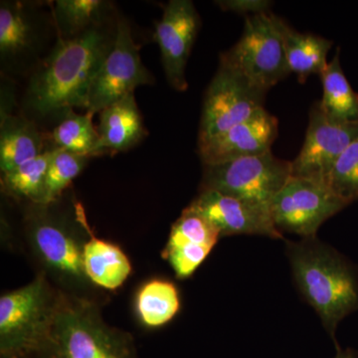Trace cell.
Here are the masks:
<instances>
[{
  "label": "cell",
  "mask_w": 358,
  "mask_h": 358,
  "mask_svg": "<svg viewBox=\"0 0 358 358\" xmlns=\"http://www.w3.org/2000/svg\"><path fill=\"white\" fill-rule=\"evenodd\" d=\"M55 203L28 204L23 218V235L28 256L41 274L61 293L72 298L102 303L103 294L85 273L83 247L86 241V214L76 203L74 222L55 208Z\"/></svg>",
  "instance_id": "7a4b0ae2"
},
{
  "label": "cell",
  "mask_w": 358,
  "mask_h": 358,
  "mask_svg": "<svg viewBox=\"0 0 358 358\" xmlns=\"http://www.w3.org/2000/svg\"><path fill=\"white\" fill-rule=\"evenodd\" d=\"M46 13L30 3L1 1L0 4V59L2 69L22 72L37 66L47 36Z\"/></svg>",
  "instance_id": "7c38bea8"
},
{
  "label": "cell",
  "mask_w": 358,
  "mask_h": 358,
  "mask_svg": "<svg viewBox=\"0 0 358 358\" xmlns=\"http://www.w3.org/2000/svg\"><path fill=\"white\" fill-rule=\"evenodd\" d=\"M0 358H27V357H0Z\"/></svg>",
  "instance_id": "f546056e"
},
{
  "label": "cell",
  "mask_w": 358,
  "mask_h": 358,
  "mask_svg": "<svg viewBox=\"0 0 358 358\" xmlns=\"http://www.w3.org/2000/svg\"><path fill=\"white\" fill-rule=\"evenodd\" d=\"M265 96L232 71L219 66L205 91L197 145L246 121L264 108Z\"/></svg>",
  "instance_id": "8fae6325"
},
{
  "label": "cell",
  "mask_w": 358,
  "mask_h": 358,
  "mask_svg": "<svg viewBox=\"0 0 358 358\" xmlns=\"http://www.w3.org/2000/svg\"><path fill=\"white\" fill-rule=\"evenodd\" d=\"M278 136V120L261 108L246 121L197 145L203 166L264 154Z\"/></svg>",
  "instance_id": "9a60e30c"
},
{
  "label": "cell",
  "mask_w": 358,
  "mask_h": 358,
  "mask_svg": "<svg viewBox=\"0 0 358 358\" xmlns=\"http://www.w3.org/2000/svg\"><path fill=\"white\" fill-rule=\"evenodd\" d=\"M200 25L199 14L190 0L169 1L162 20L155 25V39L159 44L164 74L176 91L185 92L188 88L186 65Z\"/></svg>",
  "instance_id": "4fadbf2b"
},
{
  "label": "cell",
  "mask_w": 358,
  "mask_h": 358,
  "mask_svg": "<svg viewBox=\"0 0 358 358\" xmlns=\"http://www.w3.org/2000/svg\"><path fill=\"white\" fill-rule=\"evenodd\" d=\"M320 77L324 91L320 103L324 112L338 121H358V94L343 73L338 49Z\"/></svg>",
  "instance_id": "7402d4cb"
},
{
  "label": "cell",
  "mask_w": 358,
  "mask_h": 358,
  "mask_svg": "<svg viewBox=\"0 0 358 358\" xmlns=\"http://www.w3.org/2000/svg\"><path fill=\"white\" fill-rule=\"evenodd\" d=\"M154 83V77L141 61L128 20L117 18L114 45L92 84L86 113H100L138 87Z\"/></svg>",
  "instance_id": "9c48e42d"
},
{
  "label": "cell",
  "mask_w": 358,
  "mask_h": 358,
  "mask_svg": "<svg viewBox=\"0 0 358 358\" xmlns=\"http://www.w3.org/2000/svg\"><path fill=\"white\" fill-rule=\"evenodd\" d=\"M180 306L178 288L166 280L145 282L136 293V313L141 324L148 329L169 324L178 315Z\"/></svg>",
  "instance_id": "44dd1931"
},
{
  "label": "cell",
  "mask_w": 358,
  "mask_h": 358,
  "mask_svg": "<svg viewBox=\"0 0 358 358\" xmlns=\"http://www.w3.org/2000/svg\"><path fill=\"white\" fill-rule=\"evenodd\" d=\"M54 148L13 171L1 173L2 190L13 199L28 204H43L47 171Z\"/></svg>",
  "instance_id": "603a6c76"
},
{
  "label": "cell",
  "mask_w": 358,
  "mask_h": 358,
  "mask_svg": "<svg viewBox=\"0 0 358 358\" xmlns=\"http://www.w3.org/2000/svg\"><path fill=\"white\" fill-rule=\"evenodd\" d=\"M217 6L224 11L255 15L270 11L272 2L267 0H220L216 1Z\"/></svg>",
  "instance_id": "83f0119b"
},
{
  "label": "cell",
  "mask_w": 358,
  "mask_h": 358,
  "mask_svg": "<svg viewBox=\"0 0 358 358\" xmlns=\"http://www.w3.org/2000/svg\"><path fill=\"white\" fill-rule=\"evenodd\" d=\"M83 247L85 273L92 284L103 291H115L133 272L129 257L117 245L99 239L87 224Z\"/></svg>",
  "instance_id": "e0dca14e"
},
{
  "label": "cell",
  "mask_w": 358,
  "mask_h": 358,
  "mask_svg": "<svg viewBox=\"0 0 358 358\" xmlns=\"http://www.w3.org/2000/svg\"><path fill=\"white\" fill-rule=\"evenodd\" d=\"M100 308L63 294L46 338L27 358H138L133 336L107 324Z\"/></svg>",
  "instance_id": "277c9868"
},
{
  "label": "cell",
  "mask_w": 358,
  "mask_h": 358,
  "mask_svg": "<svg viewBox=\"0 0 358 358\" xmlns=\"http://www.w3.org/2000/svg\"><path fill=\"white\" fill-rule=\"evenodd\" d=\"M274 20L284 43L289 73L296 74L301 83L310 75L320 76L329 64L327 54L333 42L319 35L296 31L275 14Z\"/></svg>",
  "instance_id": "ac0fdd59"
},
{
  "label": "cell",
  "mask_w": 358,
  "mask_h": 358,
  "mask_svg": "<svg viewBox=\"0 0 358 358\" xmlns=\"http://www.w3.org/2000/svg\"><path fill=\"white\" fill-rule=\"evenodd\" d=\"M327 185L348 204L358 199V138L339 157Z\"/></svg>",
  "instance_id": "484cf974"
},
{
  "label": "cell",
  "mask_w": 358,
  "mask_h": 358,
  "mask_svg": "<svg viewBox=\"0 0 358 358\" xmlns=\"http://www.w3.org/2000/svg\"><path fill=\"white\" fill-rule=\"evenodd\" d=\"M336 355L334 358H358L357 353L355 352V350H352V348H346V350H343L341 348V346L336 345Z\"/></svg>",
  "instance_id": "f1b7e54d"
},
{
  "label": "cell",
  "mask_w": 358,
  "mask_h": 358,
  "mask_svg": "<svg viewBox=\"0 0 358 358\" xmlns=\"http://www.w3.org/2000/svg\"><path fill=\"white\" fill-rule=\"evenodd\" d=\"M326 183L292 176L270 204L271 216L280 232L303 238L317 236L327 219L348 206Z\"/></svg>",
  "instance_id": "ba28073f"
},
{
  "label": "cell",
  "mask_w": 358,
  "mask_h": 358,
  "mask_svg": "<svg viewBox=\"0 0 358 358\" xmlns=\"http://www.w3.org/2000/svg\"><path fill=\"white\" fill-rule=\"evenodd\" d=\"M93 115L89 113L76 114L73 110L61 115L51 134L54 148L84 157H96L100 136L94 126Z\"/></svg>",
  "instance_id": "cb8c5ba5"
},
{
  "label": "cell",
  "mask_w": 358,
  "mask_h": 358,
  "mask_svg": "<svg viewBox=\"0 0 358 358\" xmlns=\"http://www.w3.org/2000/svg\"><path fill=\"white\" fill-rule=\"evenodd\" d=\"M99 141L96 157L115 155L134 148L145 136L143 117L134 94L124 96L100 112Z\"/></svg>",
  "instance_id": "2e32d148"
},
{
  "label": "cell",
  "mask_w": 358,
  "mask_h": 358,
  "mask_svg": "<svg viewBox=\"0 0 358 358\" xmlns=\"http://www.w3.org/2000/svg\"><path fill=\"white\" fill-rule=\"evenodd\" d=\"M0 131L1 173L13 171L46 152L43 150L44 134L28 117L11 115L2 117Z\"/></svg>",
  "instance_id": "d6986e66"
},
{
  "label": "cell",
  "mask_w": 358,
  "mask_h": 358,
  "mask_svg": "<svg viewBox=\"0 0 358 358\" xmlns=\"http://www.w3.org/2000/svg\"><path fill=\"white\" fill-rule=\"evenodd\" d=\"M90 157L54 148L47 171L44 205L55 203L75 178L83 171Z\"/></svg>",
  "instance_id": "d4e9b609"
},
{
  "label": "cell",
  "mask_w": 358,
  "mask_h": 358,
  "mask_svg": "<svg viewBox=\"0 0 358 358\" xmlns=\"http://www.w3.org/2000/svg\"><path fill=\"white\" fill-rule=\"evenodd\" d=\"M114 6L105 0H58L52 13L58 38L69 39L112 23Z\"/></svg>",
  "instance_id": "ffe728a7"
},
{
  "label": "cell",
  "mask_w": 358,
  "mask_h": 358,
  "mask_svg": "<svg viewBox=\"0 0 358 358\" xmlns=\"http://www.w3.org/2000/svg\"><path fill=\"white\" fill-rule=\"evenodd\" d=\"M115 29L117 23H110L73 38H57L51 53L32 72L25 109L38 117H61L73 108L87 110L90 90L114 45Z\"/></svg>",
  "instance_id": "6da1fadb"
},
{
  "label": "cell",
  "mask_w": 358,
  "mask_h": 358,
  "mask_svg": "<svg viewBox=\"0 0 358 358\" xmlns=\"http://www.w3.org/2000/svg\"><path fill=\"white\" fill-rule=\"evenodd\" d=\"M190 208L218 231L220 237L233 235H259L284 239L273 223L270 207L237 199L215 190H199Z\"/></svg>",
  "instance_id": "5bb4252c"
},
{
  "label": "cell",
  "mask_w": 358,
  "mask_h": 358,
  "mask_svg": "<svg viewBox=\"0 0 358 358\" xmlns=\"http://www.w3.org/2000/svg\"><path fill=\"white\" fill-rule=\"evenodd\" d=\"M219 66L265 94L291 74L274 13L246 16L241 38L220 54Z\"/></svg>",
  "instance_id": "8992f818"
},
{
  "label": "cell",
  "mask_w": 358,
  "mask_h": 358,
  "mask_svg": "<svg viewBox=\"0 0 358 358\" xmlns=\"http://www.w3.org/2000/svg\"><path fill=\"white\" fill-rule=\"evenodd\" d=\"M296 288L334 339L339 322L358 308V275L339 252L317 236L287 243Z\"/></svg>",
  "instance_id": "3957f363"
},
{
  "label": "cell",
  "mask_w": 358,
  "mask_h": 358,
  "mask_svg": "<svg viewBox=\"0 0 358 358\" xmlns=\"http://www.w3.org/2000/svg\"><path fill=\"white\" fill-rule=\"evenodd\" d=\"M291 178L292 162L278 159L268 150L203 166L199 190H215L270 207L273 199Z\"/></svg>",
  "instance_id": "52a82bcc"
},
{
  "label": "cell",
  "mask_w": 358,
  "mask_h": 358,
  "mask_svg": "<svg viewBox=\"0 0 358 358\" xmlns=\"http://www.w3.org/2000/svg\"><path fill=\"white\" fill-rule=\"evenodd\" d=\"M212 250V247L204 245L166 246L162 251V258L171 266L178 279H188L206 260Z\"/></svg>",
  "instance_id": "4316f807"
},
{
  "label": "cell",
  "mask_w": 358,
  "mask_h": 358,
  "mask_svg": "<svg viewBox=\"0 0 358 358\" xmlns=\"http://www.w3.org/2000/svg\"><path fill=\"white\" fill-rule=\"evenodd\" d=\"M358 138V121L343 122L329 117L313 103L305 143L292 162V176L326 183L346 148Z\"/></svg>",
  "instance_id": "30bf717a"
},
{
  "label": "cell",
  "mask_w": 358,
  "mask_h": 358,
  "mask_svg": "<svg viewBox=\"0 0 358 358\" xmlns=\"http://www.w3.org/2000/svg\"><path fill=\"white\" fill-rule=\"evenodd\" d=\"M63 294L44 275L0 298V357H28L50 331Z\"/></svg>",
  "instance_id": "5b68a950"
}]
</instances>
